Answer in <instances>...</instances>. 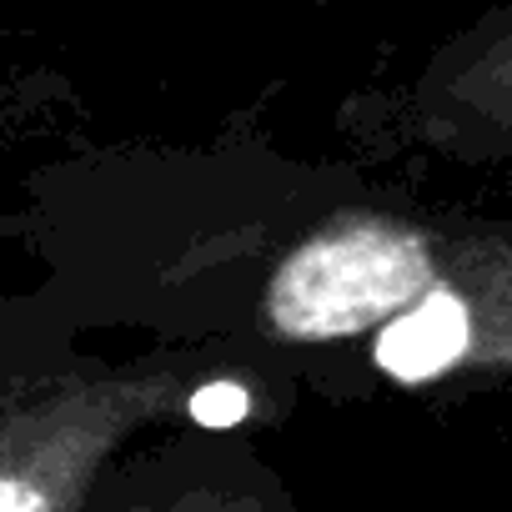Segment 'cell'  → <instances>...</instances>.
<instances>
[{"label":"cell","mask_w":512,"mask_h":512,"mask_svg":"<svg viewBox=\"0 0 512 512\" xmlns=\"http://www.w3.org/2000/svg\"><path fill=\"white\" fill-rule=\"evenodd\" d=\"M447 277L442 246L397 216H342L307 236L267 282L262 322L282 342L322 347L362 337Z\"/></svg>","instance_id":"cell-2"},{"label":"cell","mask_w":512,"mask_h":512,"mask_svg":"<svg viewBox=\"0 0 512 512\" xmlns=\"http://www.w3.org/2000/svg\"><path fill=\"white\" fill-rule=\"evenodd\" d=\"M191 392L171 372H66L0 392V512H86L126 442Z\"/></svg>","instance_id":"cell-1"},{"label":"cell","mask_w":512,"mask_h":512,"mask_svg":"<svg viewBox=\"0 0 512 512\" xmlns=\"http://www.w3.org/2000/svg\"><path fill=\"white\" fill-rule=\"evenodd\" d=\"M251 407H256L251 402V387L236 382V377H211V382L191 387V397H186V417L201 422V427H211V432L241 427L251 417Z\"/></svg>","instance_id":"cell-7"},{"label":"cell","mask_w":512,"mask_h":512,"mask_svg":"<svg viewBox=\"0 0 512 512\" xmlns=\"http://www.w3.org/2000/svg\"><path fill=\"white\" fill-rule=\"evenodd\" d=\"M472 317H477L472 362L512 367V256H507L502 277H492V297L487 302H472Z\"/></svg>","instance_id":"cell-6"},{"label":"cell","mask_w":512,"mask_h":512,"mask_svg":"<svg viewBox=\"0 0 512 512\" xmlns=\"http://www.w3.org/2000/svg\"><path fill=\"white\" fill-rule=\"evenodd\" d=\"M472 347H477L472 297H462L457 287L437 282L407 312H397L392 322L377 327L372 362H377L382 377L417 387V382H437V377L467 367Z\"/></svg>","instance_id":"cell-4"},{"label":"cell","mask_w":512,"mask_h":512,"mask_svg":"<svg viewBox=\"0 0 512 512\" xmlns=\"http://www.w3.org/2000/svg\"><path fill=\"white\" fill-rule=\"evenodd\" d=\"M442 106L477 141L512 151V11L477 31L457 71L442 81Z\"/></svg>","instance_id":"cell-5"},{"label":"cell","mask_w":512,"mask_h":512,"mask_svg":"<svg viewBox=\"0 0 512 512\" xmlns=\"http://www.w3.org/2000/svg\"><path fill=\"white\" fill-rule=\"evenodd\" d=\"M86 512H297L287 487L251 457H156L116 467Z\"/></svg>","instance_id":"cell-3"}]
</instances>
